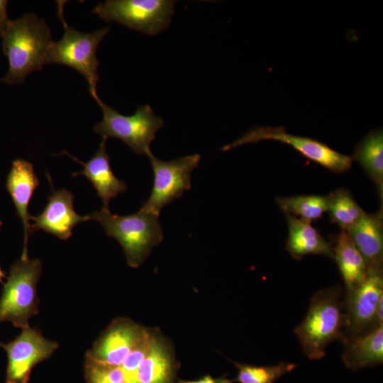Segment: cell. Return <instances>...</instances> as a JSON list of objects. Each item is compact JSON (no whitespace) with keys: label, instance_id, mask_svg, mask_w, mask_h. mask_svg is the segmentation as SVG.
<instances>
[{"label":"cell","instance_id":"cell-10","mask_svg":"<svg viewBox=\"0 0 383 383\" xmlns=\"http://www.w3.org/2000/svg\"><path fill=\"white\" fill-rule=\"evenodd\" d=\"M58 346L57 343L45 338L30 326L23 328L13 340L0 342L8 359L6 383H28L33 368L50 357Z\"/></svg>","mask_w":383,"mask_h":383},{"label":"cell","instance_id":"cell-24","mask_svg":"<svg viewBox=\"0 0 383 383\" xmlns=\"http://www.w3.org/2000/svg\"><path fill=\"white\" fill-rule=\"evenodd\" d=\"M238 369L235 382L238 383H274L296 367V364L279 362L274 365L257 366L234 362Z\"/></svg>","mask_w":383,"mask_h":383},{"label":"cell","instance_id":"cell-5","mask_svg":"<svg viewBox=\"0 0 383 383\" xmlns=\"http://www.w3.org/2000/svg\"><path fill=\"white\" fill-rule=\"evenodd\" d=\"M64 4L65 1H57V13L63 25L64 33L58 41L52 43L45 64H60L74 69L87 80L89 93H97L99 62L96 50L110 28L106 27L91 33H84L70 27L63 16Z\"/></svg>","mask_w":383,"mask_h":383},{"label":"cell","instance_id":"cell-16","mask_svg":"<svg viewBox=\"0 0 383 383\" xmlns=\"http://www.w3.org/2000/svg\"><path fill=\"white\" fill-rule=\"evenodd\" d=\"M347 233L363 257L367 269H382V207L375 213L365 212L360 221Z\"/></svg>","mask_w":383,"mask_h":383},{"label":"cell","instance_id":"cell-29","mask_svg":"<svg viewBox=\"0 0 383 383\" xmlns=\"http://www.w3.org/2000/svg\"><path fill=\"white\" fill-rule=\"evenodd\" d=\"M1 226V221H0V228ZM6 277L5 272L1 270V265H0V282L3 284L4 282H3V279Z\"/></svg>","mask_w":383,"mask_h":383},{"label":"cell","instance_id":"cell-13","mask_svg":"<svg viewBox=\"0 0 383 383\" xmlns=\"http://www.w3.org/2000/svg\"><path fill=\"white\" fill-rule=\"evenodd\" d=\"M49 177L52 192L43 211L30 216V233L40 230L60 239L67 240L73 228L79 223L90 220L89 216H80L74 209V195L66 189L55 190Z\"/></svg>","mask_w":383,"mask_h":383},{"label":"cell","instance_id":"cell-14","mask_svg":"<svg viewBox=\"0 0 383 383\" xmlns=\"http://www.w3.org/2000/svg\"><path fill=\"white\" fill-rule=\"evenodd\" d=\"M106 140L102 139L95 154L85 162L70 155L67 151H63L61 154H67L83 166L82 170L74 172L72 175H82L86 177L101 199L102 209L109 210L110 201L119 194L126 192L127 184L124 181L117 178L113 172L109 156L106 152Z\"/></svg>","mask_w":383,"mask_h":383},{"label":"cell","instance_id":"cell-1","mask_svg":"<svg viewBox=\"0 0 383 383\" xmlns=\"http://www.w3.org/2000/svg\"><path fill=\"white\" fill-rule=\"evenodd\" d=\"M345 306V292L339 285L320 289L313 295L305 318L294 329L308 358L320 360L326 355L330 343L344 341Z\"/></svg>","mask_w":383,"mask_h":383},{"label":"cell","instance_id":"cell-3","mask_svg":"<svg viewBox=\"0 0 383 383\" xmlns=\"http://www.w3.org/2000/svg\"><path fill=\"white\" fill-rule=\"evenodd\" d=\"M89 216L103 227L107 236L118 241L128 266L133 268L140 266L164 238L159 216L150 213L138 210L133 214L118 216L101 209Z\"/></svg>","mask_w":383,"mask_h":383},{"label":"cell","instance_id":"cell-2","mask_svg":"<svg viewBox=\"0 0 383 383\" xmlns=\"http://www.w3.org/2000/svg\"><path fill=\"white\" fill-rule=\"evenodd\" d=\"M53 41L45 21L34 13L11 20L2 37L9 70L1 82L22 84L32 72L41 70Z\"/></svg>","mask_w":383,"mask_h":383},{"label":"cell","instance_id":"cell-25","mask_svg":"<svg viewBox=\"0 0 383 383\" xmlns=\"http://www.w3.org/2000/svg\"><path fill=\"white\" fill-rule=\"evenodd\" d=\"M153 333L154 331L152 330L146 328L145 332L136 345L119 366L123 373L126 383H138V372L139 367L148 353Z\"/></svg>","mask_w":383,"mask_h":383},{"label":"cell","instance_id":"cell-22","mask_svg":"<svg viewBox=\"0 0 383 383\" xmlns=\"http://www.w3.org/2000/svg\"><path fill=\"white\" fill-rule=\"evenodd\" d=\"M328 211L332 222L341 231H348L365 213L357 204L350 192L338 189L327 196Z\"/></svg>","mask_w":383,"mask_h":383},{"label":"cell","instance_id":"cell-20","mask_svg":"<svg viewBox=\"0 0 383 383\" xmlns=\"http://www.w3.org/2000/svg\"><path fill=\"white\" fill-rule=\"evenodd\" d=\"M333 258L335 260L345 284L347 299L366 277L365 260L348 233L341 231L335 238Z\"/></svg>","mask_w":383,"mask_h":383},{"label":"cell","instance_id":"cell-7","mask_svg":"<svg viewBox=\"0 0 383 383\" xmlns=\"http://www.w3.org/2000/svg\"><path fill=\"white\" fill-rule=\"evenodd\" d=\"M174 4L172 0H107L99 3L92 12L104 21L155 35L169 26Z\"/></svg>","mask_w":383,"mask_h":383},{"label":"cell","instance_id":"cell-9","mask_svg":"<svg viewBox=\"0 0 383 383\" xmlns=\"http://www.w3.org/2000/svg\"><path fill=\"white\" fill-rule=\"evenodd\" d=\"M272 140L287 144L306 158L336 173L348 171L353 165V157L340 153L328 145L309 137L292 135L284 127L257 126L251 128L238 140L222 148L223 151L242 145Z\"/></svg>","mask_w":383,"mask_h":383},{"label":"cell","instance_id":"cell-23","mask_svg":"<svg viewBox=\"0 0 383 383\" xmlns=\"http://www.w3.org/2000/svg\"><path fill=\"white\" fill-rule=\"evenodd\" d=\"M276 202L284 213L309 223L319 220L328 211L327 196L321 195L279 196Z\"/></svg>","mask_w":383,"mask_h":383},{"label":"cell","instance_id":"cell-17","mask_svg":"<svg viewBox=\"0 0 383 383\" xmlns=\"http://www.w3.org/2000/svg\"><path fill=\"white\" fill-rule=\"evenodd\" d=\"M288 224L286 250L295 260L310 255L333 258V245L326 240L311 223L285 213Z\"/></svg>","mask_w":383,"mask_h":383},{"label":"cell","instance_id":"cell-4","mask_svg":"<svg viewBox=\"0 0 383 383\" xmlns=\"http://www.w3.org/2000/svg\"><path fill=\"white\" fill-rule=\"evenodd\" d=\"M42 262L23 254L10 267L0 298V323L9 321L21 329L29 327V319L38 314L37 285Z\"/></svg>","mask_w":383,"mask_h":383},{"label":"cell","instance_id":"cell-28","mask_svg":"<svg viewBox=\"0 0 383 383\" xmlns=\"http://www.w3.org/2000/svg\"><path fill=\"white\" fill-rule=\"evenodd\" d=\"M178 383H233V382L225 377L213 378L212 377L207 375L198 380L182 381Z\"/></svg>","mask_w":383,"mask_h":383},{"label":"cell","instance_id":"cell-11","mask_svg":"<svg viewBox=\"0 0 383 383\" xmlns=\"http://www.w3.org/2000/svg\"><path fill=\"white\" fill-rule=\"evenodd\" d=\"M383 299L382 269L367 270L363 282L345 299L348 339L377 328L376 312Z\"/></svg>","mask_w":383,"mask_h":383},{"label":"cell","instance_id":"cell-8","mask_svg":"<svg viewBox=\"0 0 383 383\" xmlns=\"http://www.w3.org/2000/svg\"><path fill=\"white\" fill-rule=\"evenodd\" d=\"M148 157L153 172V184L148 199L139 210L159 216L163 207L191 188L192 172L198 167L201 156L194 154L170 161L161 160L152 152Z\"/></svg>","mask_w":383,"mask_h":383},{"label":"cell","instance_id":"cell-18","mask_svg":"<svg viewBox=\"0 0 383 383\" xmlns=\"http://www.w3.org/2000/svg\"><path fill=\"white\" fill-rule=\"evenodd\" d=\"M175 369V358L169 342L154 332L148 353L139 367L138 382L172 383Z\"/></svg>","mask_w":383,"mask_h":383},{"label":"cell","instance_id":"cell-26","mask_svg":"<svg viewBox=\"0 0 383 383\" xmlns=\"http://www.w3.org/2000/svg\"><path fill=\"white\" fill-rule=\"evenodd\" d=\"M84 367L87 383H126L119 366H111L86 359Z\"/></svg>","mask_w":383,"mask_h":383},{"label":"cell","instance_id":"cell-6","mask_svg":"<svg viewBox=\"0 0 383 383\" xmlns=\"http://www.w3.org/2000/svg\"><path fill=\"white\" fill-rule=\"evenodd\" d=\"M90 94L103 113L102 120L94 126V131L104 140L116 138L134 152L148 156L156 132L164 126L163 120L154 114L149 105L140 106L133 115L125 116L106 104L97 93Z\"/></svg>","mask_w":383,"mask_h":383},{"label":"cell","instance_id":"cell-15","mask_svg":"<svg viewBox=\"0 0 383 383\" xmlns=\"http://www.w3.org/2000/svg\"><path fill=\"white\" fill-rule=\"evenodd\" d=\"M39 184V179L31 162L24 159H16L12 162L11 168L6 177V188L15 206L17 216L23 226V252H28V239L30 234L28 205Z\"/></svg>","mask_w":383,"mask_h":383},{"label":"cell","instance_id":"cell-21","mask_svg":"<svg viewBox=\"0 0 383 383\" xmlns=\"http://www.w3.org/2000/svg\"><path fill=\"white\" fill-rule=\"evenodd\" d=\"M353 160L358 162L383 196V130L371 131L355 148Z\"/></svg>","mask_w":383,"mask_h":383},{"label":"cell","instance_id":"cell-19","mask_svg":"<svg viewBox=\"0 0 383 383\" xmlns=\"http://www.w3.org/2000/svg\"><path fill=\"white\" fill-rule=\"evenodd\" d=\"M342 360L350 370L372 367L383 362V326L348 339L344 343Z\"/></svg>","mask_w":383,"mask_h":383},{"label":"cell","instance_id":"cell-12","mask_svg":"<svg viewBox=\"0 0 383 383\" xmlns=\"http://www.w3.org/2000/svg\"><path fill=\"white\" fill-rule=\"evenodd\" d=\"M145 331L146 328L131 319L116 318L87 351L86 359L118 367L126 359Z\"/></svg>","mask_w":383,"mask_h":383},{"label":"cell","instance_id":"cell-27","mask_svg":"<svg viewBox=\"0 0 383 383\" xmlns=\"http://www.w3.org/2000/svg\"><path fill=\"white\" fill-rule=\"evenodd\" d=\"M8 1L0 0V38H2L5 33L10 22L7 15Z\"/></svg>","mask_w":383,"mask_h":383}]
</instances>
